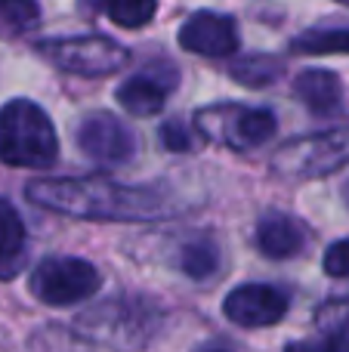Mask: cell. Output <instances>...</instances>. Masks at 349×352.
I'll return each instance as SVG.
<instances>
[{"instance_id": "obj_26", "label": "cell", "mask_w": 349, "mask_h": 352, "mask_svg": "<svg viewBox=\"0 0 349 352\" xmlns=\"http://www.w3.org/2000/svg\"><path fill=\"white\" fill-rule=\"evenodd\" d=\"M344 195H346V204H349V182H346V188H344Z\"/></svg>"}, {"instance_id": "obj_1", "label": "cell", "mask_w": 349, "mask_h": 352, "mask_svg": "<svg viewBox=\"0 0 349 352\" xmlns=\"http://www.w3.org/2000/svg\"><path fill=\"white\" fill-rule=\"evenodd\" d=\"M25 198L37 207L78 219H155L167 213L161 188L124 186L105 176H74V179H34Z\"/></svg>"}, {"instance_id": "obj_24", "label": "cell", "mask_w": 349, "mask_h": 352, "mask_svg": "<svg viewBox=\"0 0 349 352\" xmlns=\"http://www.w3.org/2000/svg\"><path fill=\"white\" fill-rule=\"evenodd\" d=\"M284 352H328V346H325V340H322L319 334L313 337V340H297V343H291Z\"/></svg>"}, {"instance_id": "obj_11", "label": "cell", "mask_w": 349, "mask_h": 352, "mask_svg": "<svg viewBox=\"0 0 349 352\" xmlns=\"http://www.w3.org/2000/svg\"><path fill=\"white\" fill-rule=\"evenodd\" d=\"M257 248L269 260H291L306 248V232L294 217L269 210L257 223Z\"/></svg>"}, {"instance_id": "obj_14", "label": "cell", "mask_w": 349, "mask_h": 352, "mask_svg": "<svg viewBox=\"0 0 349 352\" xmlns=\"http://www.w3.org/2000/svg\"><path fill=\"white\" fill-rule=\"evenodd\" d=\"M319 337L328 352H349V300H334L319 312Z\"/></svg>"}, {"instance_id": "obj_2", "label": "cell", "mask_w": 349, "mask_h": 352, "mask_svg": "<svg viewBox=\"0 0 349 352\" xmlns=\"http://www.w3.org/2000/svg\"><path fill=\"white\" fill-rule=\"evenodd\" d=\"M59 155L53 121L41 105L12 99L0 109V161L10 167L47 170Z\"/></svg>"}, {"instance_id": "obj_13", "label": "cell", "mask_w": 349, "mask_h": 352, "mask_svg": "<svg viewBox=\"0 0 349 352\" xmlns=\"http://www.w3.org/2000/svg\"><path fill=\"white\" fill-rule=\"evenodd\" d=\"M294 93L313 115H334L344 102V87L340 78L334 72L325 68H306L297 74L294 80Z\"/></svg>"}, {"instance_id": "obj_4", "label": "cell", "mask_w": 349, "mask_h": 352, "mask_svg": "<svg viewBox=\"0 0 349 352\" xmlns=\"http://www.w3.org/2000/svg\"><path fill=\"white\" fill-rule=\"evenodd\" d=\"M195 127L207 140L229 148H257L275 136V115L269 109H245V105H210L195 115Z\"/></svg>"}, {"instance_id": "obj_10", "label": "cell", "mask_w": 349, "mask_h": 352, "mask_svg": "<svg viewBox=\"0 0 349 352\" xmlns=\"http://www.w3.org/2000/svg\"><path fill=\"white\" fill-rule=\"evenodd\" d=\"M105 309L115 316V322H109V318H102V316H96V312H84L80 316V322H78V328H80V334L84 337H90V340H102V343H111V346H121V324L130 331V337L136 340V346H139L142 340H146V334H148V309H146V303H130V300H124V297H115V300H109L105 303Z\"/></svg>"}, {"instance_id": "obj_23", "label": "cell", "mask_w": 349, "mask_h": 352, "mask_svg": "<svg viewBox=\"0 0 349 352\" xmlns=\"http://www.w3.org/2000/svg\"><path fill=\"white\" fill-rule=\"evenodd\" d=\"M25 266V250H16V254H0V278H16Z\"/></svg>"}, {"instance_id": "obj_15", "label": "cell", "mask_w": 349, "mask_h": 352, "mask_svg": "<svg viewBox=\"0 0 349 352\" xmlns=\"http://www.w3.org/2000/svg\"><path fill=\"white\" fill-rule=\"evenodd\" d=\"M294 50L306 56L349 53V28H309L294 37Z\"/></svg>"}, {"instance_id": "obj_6", "label": "cell", "mask_w": 349, "mask_h": 352, "mask_svg": "<svg viewBox=\"0 0 349 352\" xmlns=\"http://www.w3.org/2000/svg\"><path fill=\"white\" fill-rule=\"evenodd\" d=\"M43 56L62 72L80 74V78H105L127 65L130 53L117 41L102 34H84V37H65V41L41 43Z\"/></svg>"}, {"instance_id": "obj_17", "label": "cell", "mask_w": 349, "mask_h": 352, "mask_svg": "<svg viewBox=\"0 0 349 352\" xmlns=\"http://www.w3.org/2000/svg\"><path fill=\"white\" fill-rule=\"evenodd\" d=\"M41 19L34 0H0V37H19L31 31Z\"/></svg>"}, {"instance_id": "obj_7", "label": "cell", "mask_w": 349, "mask_h": 352, "mask_svg": "<svg viewBox=\"0 0 349 352\" xmlns=\"http://www.w3.org/2000/svg\"><path fill=\"white\" fill-rule=\"evenodd\" d=\"M78 146L96 164H127L136 155V136L115 115H90L78 127Z\"/></svg>"}, {"instance_id": "obj_25", "label": "cell", "mask_w": 349, "mask_h": 352, "mask_svg": "<svg viewBox=\"0 0 349 352\" xmlns=\"http://www.w3.org/2000/svg\"><path fill=\"white\" fill-rule=\"evenodd\" d=\"M201 352H229V349H223V346H207V349H201Z\"/></svg>"}, {"instance_id": "obj_5", "label": "cell", "mask_w": 349, "mask_h": 352, "mask_svg": "<svg viewBox=\"0 0 349 352\" xmlns=\"http://www.w3.org/2000/svg\"><path fill=\"white\" fill-rule=\"evenodd\" d=\"M99 272L80 256H47L31 272V294L47 306H74L99 291Z\"/></svg>"}, {"instance_id": "obj_27", "label": "cell", "mask_w": 349, "mask_h": 352, "mask_svg": "<svg viewBox=\"0 0 349 352\" xmlns=\"http://www.w3.org/2000/svg\"><path fill=\"white\" fill-rule=\"evenodd\" d=\"M337 3H346V6H349V0H337Z\"/></svg>"}, {"instance_id": "obj_20", "label": "cell", "mask_w": 349, "mask_h": 352, "mask_svg": "<svg viewBox=\"0 0 349 352\" xmlns=\"http://www.w3.org/2000/svg\"><path fill=\"white\" fill-rule=\"evenodd\" d=\"M16 250H25V226L16 207L0 198V254H16Z\"/></svg>"}, {"instance_id": "obj_12", "label": "cell", "mask_w": 349, "mask_h": 352, "mask_svg": "<svg viewBox=\"0 0 349 352\" xmlns=\"http://www.w3.org/2000/svg\"><path fill=\"white\" fill-rule=\"evenodd\" d=\"M173 84H177V72L164 74V78H158L155 72L136 74V78L124 80V84L117 87V102H121L124 111L133 118H152L164 109L167 90H170Z\"/></svg>"}, {"instance_id": "obj_8", "label": "cell", "mask_w": 349, "mask_h": 352, "mask_svg": "<svg viewBox=\"0 0 349 352\" xmlns=\"http://www.w3.org/2000/svg\"><path fill=\"white\" fill-rule=\"evenodd\" d=\"M223 312L238 328H269L288 312V297L272 285H241L223 300Z\"/></svg>"}, {"instance_id": "obj_21", "label": "cell", "mask_w": 349, "mask_h": 352, "mask_svg": "<svg viewBox=\"0 0 349 352\" xmlns=\"http://www.w3.org/2000/svg\"><path fill=\"white\" fill-rule=\"evenodd\" d=\"M325 272L331 278H349V241H337L325 254Z\"/></svg>"}, {"instance_id": "obj_22", "label": "cell", "mask_w": 349, "mask_h": 352, "mask_svg": "<svg viewBox=\"0 0 349 352\" xmlns=\"http://www.w3.org/2000/svg\"><path fill=\"white\" fill-rule=\"evenodd\" d=\"M161 142L167 148H173V152H189L192 148V136L185 133V127L179 121H170L161 127Z\"/></svg>"}, {"instance_id": "obj_3", "label": "cell", "mask_w": 349, "mask_h": 352, "mask_svg": "<svg viewBox=\"0 0 349 352\" xmlns=\"http://www.w3.org/2000/svg\"><path fill=\"white\" fill-rule=\"evenodd\" d=\"M349 161V127L291 140L272 155V173L284 179H313L340 170Z\"/></svg>"}, {"instance_id": "obj_19", "label": "cell", "mask_w": 349, "mask_h": 352, "mask_svg": "<svg viewBox=\"0 0 349 352\" xmlns=\"http://www.w3.org/2000/svg\"><path fill=\"white\" fill-rule=\"evenodd\" d=\"M105 12L121 28H142L158 12L155 0H105Z\"/></svg>"}, {"instance_id": "obj_18", "label": "cell", "mask_w": 349, "mask_h": 352, "mask_svg": "<svg viewBox=\"0 0 349 352\" xmlns=\"http://www.w3.org/2000/svg\"><path fill=\"white\" fill-rule=\"evenodd\" d=\"M220 269V250L214 241L201 238V241H192L183 250V272L195 281H207L210 275Z\"/></svg>"}, {"instance_id": "obj_9", "label": "cell", "mask_w": 349, "mask_h": 352, "mask_svg": "<svg viewBox=\"0 0 349 352\" xmlns=\"http://www.w3.org/2000/svg\"><path fill=\"white\" fill-rule=\"evenodd\" d=\"M179 47L198 56H210V59L232 56L238 50V28L232 19L220 12H195L179 28Z\"/></svg>"}, {"instance_id": "obj_16", "label": "cell", "mask_w": 349, "mask_h": 352, "mask_svg": "<svg viewBox=\"0 0 349 352\" xmlns=\"http://www.w3.org/2000/svg\"><path fill=\"white\" fill-rule=\"evenodd\" d=\"M229 74H232L238 84L260 90V87H269L272 80H278L282 62L272 59V56H245V59H238L232 68H229Z\"/></svg>"}]
</instances>
